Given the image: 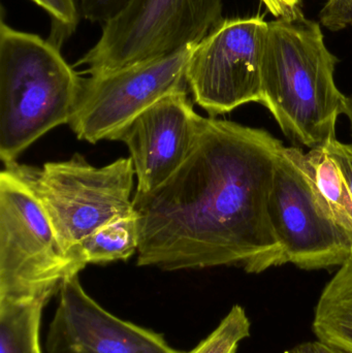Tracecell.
Instances as JSON below:
<instances>
[{
    "mask_svg": "<svg viewBox=\"0 0 352 353\" xmlns=\"http://www.w3.org/2000/svg\"><path fill=\"white\" fill-rule=\"evenodd\" d=\"M283 147L262 128L203 118L181 167L156 190L134 195L138 265L250 274L282 265L269 199Z\"/></svg>",
    "mask_w": 352,
    "mask_h": 353,
    "instance_id": "obj_1",
    "label": "cell"
},
{
    "mask_svg": "<svg viewBox=\"0 0 352 353\" xmlns=\"http://www.w3.org/2000/svg\"><path fill=\"white\" fill-rule=\"evenodd\" d=\"M262 64V101L283 134L309 149L336 139L347 97L337 88L338 58L322 27L304 14L268 23Z\"/></svg>",
    "mask_w": 352,
    "mask_h": 353,
    "instance_id": "obj_2",
    "label": "cell"
},
{
    "mask_svg": "<svg viewBox=\"0 0 352 353\" xmlns=\"http://www.w3.org/2000/svg\"><path fill=\"white\" fill-rule=\"evenodd\" d=\"M82 78L59 48L0 22V159L4 165L57 126L68 124Z\"/></svg>",
    "mask_w": 352,
    "mask_h": 353,
    "instance_id": "obj_3",
    "label": "cell"
},
{
    "mask_svg": "<svg viewBox=\"0 0 352 353\" xmlns=\"http://www.w3.org/2000/svg\"><path fill=\"white\" fill-rule=\"evenodd\" d=\"M60 244L34 191L12 165L0 174V304H47L82 271Z\"/></svg>",
    "mask_w": 352,
    "mask_h": 353,
    "instance_id": "obj_4",
    "label": "cell"
},
{
    "mask_svg": "<svg viewBox=\"0 0 352 353\" xmlns=\"http://www.w3.org/2000/svg\"><path fill=\"white\" fill-rule=\"evenodd\" d=\"M12 165L34 191L62 248L82 269L76 255L80 243L101 226L136 211L130 157L101 168L89 165L81 155L45 163L41 169Z\"/></svg>",
    "mask_w": 352,
    "mask_h": 353,
    "instance_id": "obj_5",
    "label": "cell"
},
{
    "mask_svg": "<svg viewBox=\"0 0 352 353\" xmlns=\"http://www.w3.org/2000/svg\"><path fill=\"white\" fill-rule=\"evenodd\" d=\"M223 0H132L103 25V34L76 65L101 74L196 46L222 21Z\"/></svg>",
    "mask_w": 352,
    "mask_h": 353,
    "instance_id": "obj_6",
    "label": "cell"
},
{
    "mask_svg": "<svg viewBox=\"0 0 352 353\" xmlns=\"http://www.w3.org/2000/svg\"><path fill=\"white\" fill-rule=\"evenodd\" d=\"M196 46L169 56L82 79L68 125L79 140L95 144L116 136L156 101L187 90L186 70Z\"/></svg>",
    "mask_w": 352,
    "mask_h": 353,
    "instance_id": "obj_7",
    "label": "cell"
},
{
    "mask_svg": "<svg viewBox=\"0 0 352 353\" xmlns=\"http://www.w3.org/2000/svg\"><path fill=\"white\" fill-rule=\"evenodd\" d=\"M269 24L260 17L222 20L194 48L186 81L210 117L262 101V64Z\"/></svg>",
    "mask_w": 352,
    "mask_h": 353,
    "instance_id": "obj_8",
    "label": "cell"
},
{
    "mask_svg": "<svg viewBox=\"0 0 352 353\" xmlns=\"http://www.w3.org/2000/svg\"><path fill=\"white\" fill-rule=\"evenodd\" d=\"M269 213L282 248L283 265L331 269L352 259L351 239L322 207L289 147H283L277 161Z\"/></svg>",
    "mask_w": 352,
    "mask_h": 353,
    "instance_id": "obj_9",
    "label": "cell"
},
{
    "mask_svg": "<svg viewBox=\"0 0 352 353\" xmlns=\"http://www.w3.org/2000/svg\"><path fill=\"white\" fill-rule=\"evenodd\" d=\"M59 302L45 338V353H184L161 334L103 309L81 285L79 274L60 286Z\"/></svg>",
    "mask_w": 352,
    "mask_h": 353,
    "instance_id": "obj_10",
    "label": "cell"
},
{
    "mask_svg": "<svg viewBox=\"0 0 352 353\" xmlns=\"http://www.w3.org/2000/svg\"><path fill=\"white\" fill-rule=\"evenodd\" d=\"M187 90L163 97L116 136L127 146L136 178L134 195H146L167 182L185 161L203 121Z\"/></svg>",
    "mask_w": 352,
    "mask_h": 353,
    "instance_id": "obj_11",
    "label": "cell"
},
{
    "mask_svg": "<svg viewBox=\"0 0 352 353\" xmlns=\"http://www.w3.org/2000/svg\"><path fill=\"white\" fill-rule=\"evenodd\" d=\"M289 150L322 207L352 242V195L336 159L326 145L306 153L298 147Z\"/></svg>",
    "mask_w": 352,
    "mask_h": 353,
    "instance_id": "obj_12",
    "label": "cell"
},
{
    "mask_svg": "<svg viewBox=\"0 0 352 353\" xmlns=\"http://www.w3.org/2000/svg\"><path fill=\"white\" fill-rule=\"evenodd\" d=\"M316 339L352 352V259L328 282L314 310Z\"/></svg>",
    "mask_w": 352,
    "mask_h": 353,
    "instance_id": "obj_13",
    "label": "cell"
},
{
    "mask_svg": "<svg viewBox=\"0 0 352 353\" xmlns=\"http://www.w3.org/2000/svg\"><path fill=\"white\" fill-rule=\"evenodd\" d=\"M140 244L138 214L112 220L85 238L76 248V255L84 267L89 263L103 265L127 261L138 252Z\"/></svg>",
    "mask_w": 352,
    "mask_h": 353,
    "instance_id": "obj_14",
    "label": "cell"
},
{
    "mask_svg": "<svg viewBox=\"0 0 352 353\" xmlns=\"http://www.w3.org/2000/svg\"><path fill=\"white\" fill-rule=\"evenodd\" d=\"M41 302L0 304V353H43L39 344Z\"/></svg>",
    "mask_w": 352,
    "mask_h": 353,
    "instance_id": "obj_15",
    "label": "cell"
},
{
    "mask_svg": "<svg viewBox=\"0 0 352 353\" xmlns=\"http://www.w3.org/2000/svg\"><path fill=\"white\" fill-rule=\"evenodd\" d=\"M250 331L251 323L245 309L235 305L216 329L187 353H236L240 343L249 337Z\"/></svg>",
    "mask_w": 352,
    "mask_h": 353,
    "instance_id": "obj_16",
    "label": "cell"
},
{
    "mask_svg": "<svg viewBox=\"0 0 352 353\" xmlns=\"http://www.w3.org/2000/svg\"><path fill=\"white\" fill-rule=\"evenodd\" d=\"M52 17L54 22L66 32L72 33L76 29L80 16L78 0H31Z\"/></svg>",
    "mask_w": 352,
    "mask_h": 353,
    "instance_id": "obj_17",
    "label": "cell"
},
{
    "mask_svg": "<svg viewBox=\"0 0 352 353\" xmlns=\"http://www.w3.org/2000/svg\"><path fill=\"white\" fill-rule=\"evenodd\" d=\"M132 0H78L80 14L93 23H105L123 12Z\"/></svg>",
    "mask_w": 352,
    "mask_h": 353,
    "instance_id": "obj_18",
    "label": "cell"
},
{
    "mask_svg": "<svg viewBox=\"0 0 352 353\" xmlns=\"http://www.w3.org/2000/svg\"><path fill=\"white\" fill-rule=\"evenodd\" d=\"M320 18V23L334 32L352 26V0H328Z\"/></svg>",
    "mask_w": 352,
    "mask_h": 353,
    "instance_id": "obj_19",
    "label": "cell"
},
{
    "mask_svg": "<svg viewBox=\"0 0 352 353\" xmlns=\"http://www.w3.org/2000/svg\"><path fill=\"white\" fill-rule=\"evenodd\" d=\"M326 146L340 167L352 195V144H344L335 139Z\"/></svg>",
    "mask_w": 352,
    "mask_h": 353,
    "instance_id": "obj_20",
    "label": "cell"
},
{
    "mask_svg": "<svg viewBox=\"0 0 352 353\" xmlns=\"http://www.w3.org/2000/svg\"><path fill=\"white\" fill-rule=\"evenodd\" d=\"M276 19H289L303 14L302 0H262Z\"/></svg>",
    "mask_w": 352,
    "mask_h": 353,
    "instance_id": "obj_21",
    "label": "cell"
},
{
    "mask_svg": "<svg viewBox=\"0 0 352 353\" xmlns=\"http://www.w3.org/2000/svg\"><path fill=\"white\" fill-rule=\"evenodd\" d=\"M284 353H352L344 348L339 347L334 344L328 343L322 340L316 339L313 341L304 342L293 346Z\"/></svg>",
    "mask_w": 352,
    "mask_h": 353,
    "instance_id": "obj_22",
    "label": "cell"
},
{
    "mask_svg": "<svg viewBox=\"0 0 352 353\" xmlns=\"http://www.w3.org/2000/svg\"><path fill=\"white\" fill-rule=\"evenodd\" d=\"M344 115L349 118V123H351V130L352 134V95L351 97H347L346 103H345L344 108Z\"/></svg>",
    "mask_w": 352,
    "mask_h": 353,
    "instance_id": "obj_23",
    "label": "cell"
}]
</instances>
